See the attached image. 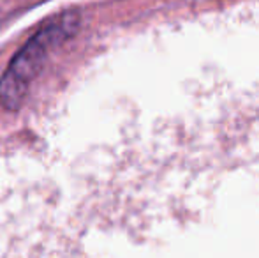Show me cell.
<instances>
[{
  "instance_id": "obj_1",
  "label": "cell",
  "mask_w": 259,
  "mask_h": 258,
  "mask_svg": "<svg viewBox=\"0 0 259 258\" xmlns=\"http://www.w3.org/2000/svg\"><path fill=\"white\" fill-rule=\"evenodd\" d=\"M76 18L64 14L53 23L39 30L9 64L0 78V104L7 110H16L28 94L32 82L45 67L50 53L69 39L76 30Z\"/></svg>"
}]
</instances>
